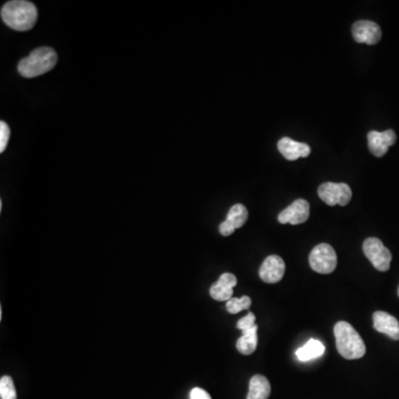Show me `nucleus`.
I'll return each mask as SVG.
<instances>
[{
  "mask_svg": "<svg viewBox=\"0 0 399 399\" xmlns=\"http://www.w3.org/2000/svg\"><path fill=\"white\" fill-rule=\"evenodd\" d=\"M286 273V263L278 255H270L259 267V278L269 284L280 282Z\"/></svg>",
  "mask_w": 399,
  "mask_h": 399,
  "instance_id": "9d476101",
  "label": "nucleus"
},
{
  "mask_svg": "<svg viewBox=\"0 0 399 399\" xmlns=\"http://www.w3.org/2000/svg\"><path fill=\"white\" fill-rule=\"evenodd\" d=\"M397 135L394 130H386L383 133L369 131L367 135L368 149L376 158H381L386 154L389 147L395 145Z\"/></svg>",
  "mask_w": 399,
  "mask_h": 399,
  "instance_id": "6e6552de",
  "label": "nucleus"
},
{
  "mask_svg": "<svg viewBox=\"0 0 399 399\" xmlns=\"http://www.w3.org/2000/svg\"><path fill=\"white\" fill-rule=\"evenodd\" d=\"M271 395V383L262 375H255L250 381L247 399H267Z\"/></svg>",
  "mask_w": 399,
  "mask_h": 399,
  "instance_id": "4468645a",
  "label": "nucleus"
},
{
  "mask_svg": "<svg viewBox=\"0 0 399 399\" xmlns=\"http://www.w3.org/2000/svg\"><path fill=\"white\" fill-rule=\"evenodd\" d=\"M252 301L249 296H242V297H232L230 301L226 302V311L230 314H238L244 309H249Z\"/></svg>",
  "mask_w": 399,
  "mask_h": 399,
  "instance_id": "a211bd4d",
  "label": "nucleus"
},
{
  "mask_svg": "<svg viewBox=\"0 0 399 399\" xmlns=\"http://www.w3.org/2000/svg\"><path fill=\"white\" fill-rule=\"evenodd\" d=\"M238 284L236 276L232 273H224L210 288V295L216 301H230L233 296V288Z\"/></svg>",
  "mask_w": 399,
  "mask_h": 399,
  "instance_id": "9b49d317",
  "label": "nucleus"
},
{
  "mask_svg": "<svg viewBox=\"0 0 399 399\" xmlns=\"http://www.w3.org/2000/svg\"><path fill=\"white\" fill-rule=\"evenodd\" d=\"M352 34L358 44H376L381 39V29L379 25L371 20L356 21L352 25Z\"/></svg>",
  "mask_w": 399,
  "mask_h": 399,
  "instance_id": "0eeeda50",
  "label": "nucleus"
},
{
  "mask_svg": "<svg viewBox=\"0 0 399 399\" xmlns=\"http://www.w3.org/2000/svg\"><path fill=\"white\" fill-rule=\"evenodd\" d=\"M9 137H11V129L5 121L0 122V152L3 153L7 148Z\"/></svg>",
  "mask_w": 399,
  "mask_h": 399,
  "instance_id": "aec40b11",
  "label": "nucleus"
},
{
  "mask_svg": "<svg viewBox=\"0 0 399 399\" xmlns=\"http://www.w3.org/2000/svg\"><path fill=\"white\" fill-rule=\"evenodd\" d=\"M309 218V203L304 199L295 200L290 207L282 211L278 214V222L281 224H297L304 223Z\"/></svg>",
  "mask_w": 399,
  "mask_h": 399,
  "instance_id": "1a4fd4ad",
  "label": "nucleus"
},
{
  "mask_svg": "<svg viewBox=\"0 0 399 399\" xmlns=\"http://www.w3.org/2000/svg\"><path fill=\"white\" fill-rule=\"evenodd\" d=\"M257 325L253 329L242 332V336L236 342V348L243 355H251L257 348Z\"/></svg>",
  "mask_w": 399,
  "mask_h": 399,
  "instance_id": "2eb2a0df",
  "label": "nucleus"
},
{
  "mask_svg": "<svg viewBox=\"0 0 399 399\" xmlns=\"http://www.w3.org/2000/svg\"><path fill=\"white\" fill-rule=\"evenodd\" d=\"M319 197L327 205L334 207L340 205L345 207L350 202L352 193L350 185L346 183H334V182H325L319 188Z\"/></svg>",
  "mask_w": 399,
  "mask_h": 399,
  "instance_id": "423d86ee",
  "label": "nucleus"
},
{
  "mask_svg": "<svg viewBox=\"0 0 399 399\" xmlns=\"http://www.w3.org/2000/svg\"><path fill=\"white\" fill-rule=\"evenodd\" d=\"M219 231H220V233L223 236H230L231 234L234 233L235 228H234L233 226H230L226 221H224V222H222V223L220 224V226H219Z\"/></svg>",
  "mask_w": 399,
  "mask_h": 399,
  "instance_id": "5701e85b",
  "label": "nucleus"
},
{
  "mask_svg": "<svg viewBox=\"0 0 399 399\" xmlns=\"http://www.w3.org/2000/svg\"><path fill=\"white\" fill-rule=\"evenodd\" d=\"M336 348L346 360H358L366 354L363 338L348 321H338L334 326Z\"/></svg>",
  "mask_w": 399,
  "mask_h": 399,
  "instance_id": "f03ea898",
  "label": "nucleus"
},
{
  "mask_svg": "<svg viewBox=\"0 0 399 399\" xmlns=\"http://www.w3.org/2000/svg\"><path fill=\"white\" fill-rule=\"evenodd\" d=\"M1 19L7 26L17 32H28L36 25L38 11L26 0H13L3 6Z\"/></svg>",
  "mask_w": 399,
  "mask_h": 399,
  "instance_id": "f257e3e1",
  "label": "nucleus"
},
{
  "mask_svg": "<svg viewBox=\"0 0 399 399\" xmlns=\"http://www.w3.org/2000/svg\"><path fill=\"white\" fill-rule=\"evenodd\" d=\"M254 326L255 315L253 313L247 314V317H242V319L236 323V327L241 329L242 332L249 331V329H253Z\"/></svg>",
  "mask_w": 399,
  "mask_h": 399,
  "instance_id": "412c9836",
  "label": "nucleus"
},
{
  "mask_svg": "<svg viewBox=\"0 0 399 399\" xmlns=\"http://www.w3.org/2000/svg\"><path fill=\"white\" fill-rule=\"evenodd\" d=\"M247 218H249L247 209L241 203H238L230 209L226 221L236 230L247 223Z\"/></svg>",
  "mask_w": 399,
  "mask_h": 399,
  "instance_id": "f3484780",
  "label": "nucleus"
},
{
  "mask_svg": "<svg viewBox=\"0 0 399 399\" xmlns=\"http://www.w3.org/2000/svg\"><path fill=\"white\" fill-rule=\"evenodd\" d=\"M397 294H398L399 296V286H398V290H397Z\"/></svg>",
  "mask_w": 399,
  "mask_h": 399,
  "instance_id": "b1692460",
  "label": "nucleus"
},
{
  "mask_svg": "<svg viewBox=\"0 0 399 399\" xmlns=\"http://www.w3.org/2000/svg\"><path fill=\"white\" fill-rule=\"evenodd\" d=\"M0 397L1 399H17L16 388L11 376H3L0 379Z\"/></svg>",
  "mask_w": 399,
  "mask_h": 399,
  "instance_id": "6ab92c4d",
  "label": "nucleus"
},
{
  "mask_svg": "<svg viewBox=\"0 0 399 399\" xmlns=\"http://www.w3.org/2000/svg\"><path fill=\"white\" fill-rule=\"evenodd\" d=\"M363 251L376 270L379 272H386L389 270L393 255L381 240L377 238H368L364 241Z\"/></svg>",
  "mask_w": 399,
  "mask_h": 399,
  "instance_id": "39448f33",
  "label": "nucleus"
},
{
  "mask_svg": "<svg viewBox=\"0 0 399 399\" xmlns=\"http://www.w3.org/2000/svg\"><path fill=\"white\" fill-rule=\"evenodd\" d=\"M58 63V55L50 47H40L23 58L18 63V73L25 78H36L52 70Z\"/></svg>",
  "mask_w": 399,
  "mask_h": 399,
  "instance_id": "7ed1b4c3",
  "label": "nucleus"
},
{
  "mask_svg": "<svg viewBox=\"0 0 399 399\" xmlns=\"http://www.w3.org/2000/svg\"><path fill=\"white\" fill-rule=\"evenodd\" d=\"M374 329L386 334L391 340H399V321L386 312H375L373 315Z\"/></svg>",
  "mask_w": 399,
  "mask_h": 399,
  "instance_id": "ddd939ff",
  "label": "nucleus"
},
{
  "mask_svg": "<svg viewBox=\"0 0 399 399\" xmlns=\"http://www.w3.org/2000/svg\"><path fill=\"white\" fill-rule=\"evenodd\" d=\"M190 399H211V396L208 391H205L204 389L195 387L190 393Z\"/></svg>",
  "mask_w": 399,
  "mask_h": 399,
  "instance_id": "4be33fe9",
  "label": "nucleus"
},
{
  "mask_svg": "<svg viewBox=\"0 0 399 399\" xmlns=\"http://www.w3.org/2000/svg\"><path fill=\"white\" fill-rule=\"evenodd\" d=\"M278 149L286 160L295 161L298 158H307L311 153V147L303 142H297L290 137H282L278 143Z\"/></svg>",
  "mask_w": 399,
  "mask_h": 399,
  "instance_id": "f8f14e48",
  "label": "nucleus"
},
{
  "mask_svg": "<svg viewBox=\"0 0 399 399\" xmlns=\"http://www.w3.org/2000/svg\"><path fill=\"white\" fill-rule=\"evenodd\" d=\"M309 261L312 270L319 274H331L337 266L336 252L329 244H319L312 250Z\"/></svg>",
  "mask_w": 399,
  "mask_h": 399,
  "instance_id": "20e7f679",
  "label": "nucleus"
},
{
  "mask_svg": "<svg viewBox=\"0 0 399 399\" xmlns=\"http://www.w3.org/2000/svg\"><path fill=\"white\" fill-rule=\"evenodd\" d=\"M325 352V346L319 340H309L303 348L296 350V356L301 362H309L314 358L321 357Z\"/></svg>",
  "mask_w": 399,
  "mask_h": 399,
  "instance_id": "dca6fc26",
  "label": "nucleus"
}]
</instances>
